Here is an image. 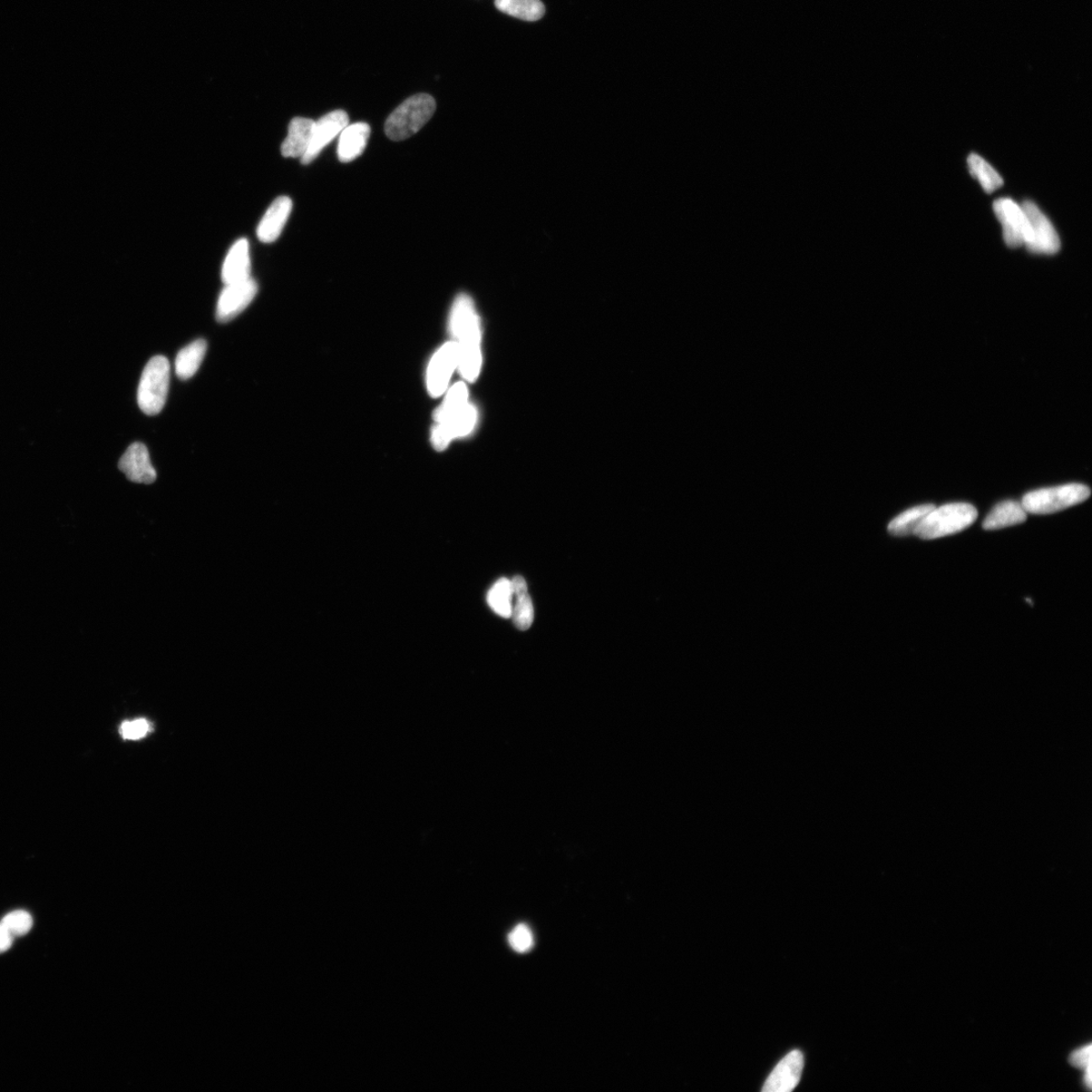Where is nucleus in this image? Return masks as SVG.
<instances>
[{"instance_id":"4be33fe9","label":"nucleus","mask_w":1092,"mask_h":1092,"mask_svg":"<svg viewBox=\"0 0 1092 1092\" xmlns=\"http://www.w3.org/2000/svg\"><path fill=\"white\" fill-rule=\"evenodd\" d=\"M967 163L972 177L979 181L984 191L992 193L1002 187L1003 180L999 173L981 156L970 154Z\"/></svg>"},{"instance_id":"20e7f679","label":"nucleus","mask_w":1092,"mask_h":1092,"mask_svg":"<svg viewBox=\"0 0 1092 1092\" xmlns=\"http://www.w3.org/2000/svg\"><path fill=\"white\" fill-rule=\"evenodd\" d=\"M436 110V103L426 93L409 97L388 116L385 132L393 141H403L420 131L431 120Z\"/></svg>"},{"instance_id":"6e6552de","label":"nucleus","mask_w":1092,"mask_h":1092,"mask_svg":"<svg viewBox=\"0 0 1092 1092\" xmlns=\"http://www.w3.org/2000/svg\"><path fill=\"white\" fill-rule=\"evenodd\" d=\"M993 211L1001 224L1003 239L1010 248L1025 246L1029 236V221L1021 204L1011 199H999L993 202Z\"/></svg>"},{"instance_id":"ddd939ff","label":"nucleus","mask_w":1092,"mask_h":1092,"mask_svg":"<svg viewBox=\"0 0 1092 1092\" xmlns=\"http://www.w3.org/2000/svg\"><path fill=\"white\" fill-rule=\"evenodd\" d=\"M119 469L133 483L150 485L158 477L148 448L141 442H135L128 447L121 457Z\"/></svg>"},{"instance_id":"c85d7f7f","label":"nucleus","mask_w":1092,"mask_h":1092,"mask_svg":"<svg viewBox=\"0 0 1092 1092\" xmlns=\"http://www.w3.org/2000/svg\"><path fill=\"white\" fill-rule=\"evenodd\" d=\"M15 938L5 926L0 923V954L6 952L12 947Z\"/></svg>"},{"instance_id":"7c9ffc66","label":"nucleus","mask_w":1092,"mask_h":1092,"mask_svg":"<svg viewBox=\"0 0 1092 1092\" xmlns=\"http://www.w3.org/2000/svg\"><path fill=\"white\" fill-rule=\"evenodd\" d=\"M1084 1084L1087 1088L1091 1087V1066L1085 1070Z\"/></svg>"},{"instance_id":"cd10ccee","label":"nucleus","mask_w":1092,"mask_h":1092,"mask_svg":"<svg viewBox=\"0 0 1092 1092\" xmlns=\"http://www.w3.org/2000/svg\"><path fill=\"white\" fill-rule=\"evenodd\" d=\"M1069 1062L1072 1066L1077 1069L1086 1070L1091 1066V1045L1081 1047L1080 1049L1072 1053L1069 1057Z\"/></svg>"},{"instance_id":"a211bd4d","label":"nucleus","mask_w":1092,"mask_h":1092,"mask_svg":"<svg viewBox=\"0 0 1092 1092\" xmlns=\"http://www.w3.org/2000/svg\"><path fill=\"white\" fill-rule=\"evenodd\" d=\"M1027 511L1021 502L1003 501L998 504L983 521V530H999L1027 520Z\"/></svg>"},{"instance_id":"2eb2a0df","label":"nucleus","mask_w":1092,"mask_h":1092,"mask_svg":"<svg viewBox=\"0 0 1092 1092\" xmlns=\"http://www.w3.org/2000/svg\"><path fill=\"white\" fill-rule=\"evenodd\" d=\"M339 136L338 158L344 163L351 162L358 158L366 150L370 136V126L366 123L348 125Z\"/></svg>"},{"instance_id":"a878e982","label":"nucleus","mask_w":1092,"mask_h":1092,"mask_svg":"<svg viewBox=\"0 0 1092 1092\" xmlns=\"http://www.w3.org/2000/svg\"><path fill=\"white\" fill-rule=\"evenodd\" d=\"M511 947L519 953L529 952L533 945V935L525 924L517 925L509 934Z\"/></svg>"},{"instance_id":"423d86ee","label":"nucleus","mask_w":1092,"mask_h":1092,"mask_svg":"<svg viewBox=\"0 0 1092 1092\" xmlns=\"http://www.w3.org/2000/svg\"><path fill=\"white\" fill-rule=\"evenodd\" d=\"M170 380L169 359L154 356L146 365L138 388V404L146 415H158L167 403Z\"/></svg>"},{"instance_id":"dca6fc26","label":"nucleus","mask_w":1092,"mask_h":1092,"mask_svg":"<svg viewBox=\"0 0 1092 1092\" xmlns=\"http://www.w3.org/2000/svg\"><path fill=\"white\" fill-rule=\"evenodd\" d=\"M250 272L249 244L246 239H240L234 244L224 262L222 280L225 285L246 280L251 278Z\"/></svg>"},{"instance_id":"393cba45","label":"nucleus","mask_w":1092,"mask_h":1092,"mask_svg":"<svg viewBox=\"0 0 1092 1092\" xmlns=\"http://www.w3.org/2000/svg\"><path fill=\"white\" fill-rule=\"evenodd\" d=\"M0 923H2L16 939L23 937V935L31 931L33 926V919L31 914L25 911H16L6 914Z\"/></svg>"},{"instance_id":"f03ea898","label":"nucleus","mask_w":1092,"mask_h":1092,"mask_svg":"<svg viewBox=\"0 0 1092 1092\" xmlns=\"http://www.w3.org/2000/svg\"><path fill=\"white\" fill-rule=\"evenodd\" d=\"M431 442L438 452L445 451L456 438L470 435L477 422V410L469 401L464 383L455 384L434 413Z\"/></svg>"},{"instance_id":"c756f323","label":"nucleus","mask_w":1092,"mask_h":1092,"mask_svg":"<svg viewBox=\"0 0 1092 1092\" xmlns=\"http://www.w3.org/2000/svg\"><path fill=\"white\" fill-rule=\"evenodd\" d=\"M511 583H512L514 596H515V595H519V594L525 593V592L529 591L528 584H526V581L521 576H516L511 581Z\"/></svg>"},{"instance_id":"4468645a","label":"nucleus","mask_w":1092,"mask_h":1092,"mask_svg":"<svg viewBox=\"0 0 1092 1092\" xmlns=\"http://www.w3.org/2000/svg\"><path fill=\"white\" fill-rule=\"evenodd\" d=\"M291 209L292 202L289 197H279L273 202L259 224L258 239L263 243L278 240L289 217Z\"/></svg>"},{"instance_id":"9b49d317","label":"nucleus","mask_w":1092,"mask_h":1092,"mask_svg":"<svg viewBox=\"0 0 1092 1092\" xmlns=\"http://www.w3.org/2000/svg\"><path fill=\"white\" fill-rule=\"evenodd\" d=\"M349 125L346 112L337 110L331 112L315 122L313 136L306 154L301 158V163L313 162L322 150L333 142Z\"/></svg>"},{"instance_id":"bb28decb","label":"nucleus","mask_w":1092,"mask_h":1092,"mask_svg":"<svg viewBox=\"0 0 1092 1092\" xmlns=\"http://www.w3.org/2000/svg\"><path fill=\"white\" fill-rule=\"evenodd\" d=\"M150 725L147 720L136 719L134 721H126L121 726V735L126 739H139L149 733Z\"/></svg>"},{"instance_id":"7ed1b4c3","label":"nucleus","mask_w":1092,"mask_h":1092,"mask_svg":"<svg viewBox=\"0 0 1092 1092\" xmlns=\"http://www.w3.org/2000/svg\"><path fill=\"white\" fill-rule=\"evenodd\" d=\"M977 510L968 503L945 504L924 517L915 534L924 541L937 540L959 533L977 519Z\"/></svg>"},{"instance_id":"f257e3e1","label":"nucleus","mask_w":1092,"mask_h":1092,"mask_svg":"<svg viewBox=\"0 0 1092 1092\" xmlns=\"http://www.w3.org/2000/svg\"><path fill=\"white\" fill-rule=\"evenodd\" d=\"M450 330L460 351L458 370L464 380L475 382L482 368V331L474 301L467 295L458 296L452 308Z\"/></svg>"},{"instance_id":"412c9836","label":"nucleus","mask_w":1092,"mask_h":1092,"mask_svg":"<svg viewBox=\"0 0 1092 1092\" xmlns=\"http://www.w3.org/2000/svg\"><path fill=\"white\" fill-rule=\"evenodd\" d=\"M934 505L925 504L913 507L909 510L904 511L895 519L889 525V531L895 536H909L915 534L916 530L934 508Z\"/></svg>"},{"instance_id":"f3484780","label":"nucleus","mask_w":1092,"mask_h":1092,"mask_svg":"<svg viewBox=\"0 0 1092 1092\" xmlns=\"http://www.w3.org/2000/svg\"><path fill=\"white\" fill-rule=\"evenodd\" d=\"M315 121L295 118L289 123L286 140L281 145V154L287 158H301L306 154L314 132Z\"/></svg>"},{"instance_id":"aec40b11","label":"nucleus","mask_w":1092,"mask_h":1092,"mask_svg":"<svg viewBox=\"0 0 1092 1092\" xmlns=\"http://www.w3.org/2000/svg\"><path fill=\"white\" fill-rule=\"evenodd\" d=\"M495 5L500 12L528 22L539 21L545 13L541 0H495Z\"/></svg>"},{"instance_id":"0eeeda50","label":"nucleus","mask_w":1092,"mask_h":1092,"mask_svg":"<svg viewBox=\"0 0 1092 1092\" xmlns=\"http://www.w3.org/2000/svg\"><path fill=\"white\" fill-rule=\"evenodd\" d=\"M1021 208L1026 213L1030 226L1025 243L1027 249L1035 255H1056L1060 250L1061 242L1056 229L1046 214L1031 201L1023 202Z\"/></svg>"},{"instance_id":"b1692460","label":"nucleus","mask_w":1092,"mask_h":1092,"mask_svg":"<svg viewBox=\"0 0 1092 1092\" xmlns=\"http://www.w3.org/2000/svg\"><path fill=\"white\" fill-rule=\"evenodd\" d=\"M516 601L512 616L515 627L520 630L530 628L534 619V608L529 592L515 595Z\"/></svg>"},{"instance_id":"9d476101","label":"nucleus","mask_w":1092,"mask_h":1092,"mask_svg":"<svg viewBox=\"0 0 1092 1092\" xmlns=\"http://www.w3.org/2000/svg\"><path fill=\"white\" fill-rule=\"evenodd\" d=\"M258 286L251 278L226 285L218 300L216 318L220 323L235 319L256 298Z\"/></svg>"},{"instance_id":"f8f14e48","label":"nucleus","mask_w":1092,"mask_h":1092,"mask_svg":"<svg viewBox=\"0 0 1092 1092\" xmlns=\"http://www.w3.org/2000/svg\"><path fill=\"white\" fill-rule=\"evenodd\" d=\"M804 1067V1057L802 1051L790 1052L772 1074L767 1078L764 1092H790L792 1091L802 1079Z\"/></svg>"},{"instance_id":"6ab92c4d","label":"nucleus","mask_w":1092,"mask_h":1092,"mask_svg":"<svg viewBox=\"0 0 1092 1092\" xmlns=\"http://www.w3.org/2000/svg\"><path fill=\"white\" fill-rule=\"evenodd\" d=\"M207 353L206 340L198 339L182 348L175 360V373L182 380L192 377L198 372Z\"/></svg>"},{"instance_id":"5701e85b","label":"nucleus","mask_w":1092,"mask_h":1092,"mask_svg":"<svg viewBox=\"0 0 1092 1092\" xmlns=\"http://www.w3.org/2000/svg\"><path fill=\"white\" fill-rule=\"evenodd\" d=\"M514 592L512 583L508 579H500L494 584L487 593V603L498 616L510 618L513 610Z\"/></svg>"},{"instance_id":"39448f33","label":"nucleus","mask_w":1092,"mask_h":1092,"mask_svg":"<svg viewBox=\"0 0 1092 1092\" xmlns=\"http://www.w3.org/2000/svg\"><path fill=\"white\" fill-rule=\"evenodd\" d=\"M1090 495L1086 485L1067 484L1029 492L1023 496L1021 505L1027 513L1047 515L1084 503Z\"/></svg>"},{"instance_id":"1a4fd4ad","label":"nucleus","mask_w":1092,"mask_h":1092,"mask_svg":"<svg viewBox=\"0 0 1092 1092\" xmlns=\"http://www.w3.org/2000/svg\"><path fill=\"white\" fill-rule=\"evenodd\" d=\"M458 364H460V351L453 340L436 351L427 369L426 383L429 394L437 398L446 392L453 374L458 368Z\"/></svg>"}]
</instances>
